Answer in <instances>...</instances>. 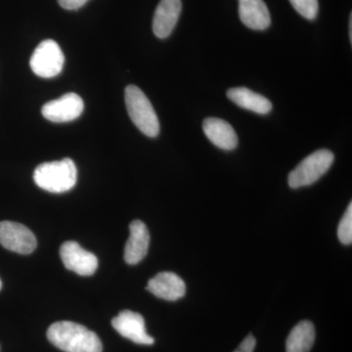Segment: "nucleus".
<instances>
[{
	"instance_id": "nucleus-12",
	"label": "nucleus",
	"mask_w": 352,
	"mask_h": 352,
	"mask_svg": "<svg viewBox=\"0 0 352 352\" xmlns=\"http://www.w3.org/2000/svg\"><path fill=\"white\" fill-rule=\"evenodd\" d=\"M146 289L157 298L170 302L179 300L186 293V285L184 281L173 272L159 273L149 280Z\"/></svg>"
},
{
	"instance_id": "nucleus-3",
	"label": "nucleus",
	"mask_w": 352,
	"mask_h": 352,
	"mask_svg": "<svg viewBox=\"0 0 352 352\" xmlns=\"http://www.w3.org/2000/svg\"><path fill=\"white\" fill-rule=\"evenodd\" d=\"M124 98L132 122L148 138H157L160 133L159 119L144 92L136 85H129L126 88Z\"/></svg>"
},
{
	"instance_id": "nucleus-11",
	"label": "nucleus",
	"mask_w": 352,
	"mask_h": 352,
	"mask_svg": "<svg viewBox=\"0 0 352 352\" xmlns=\"http://www.w3.org/2000/svg\"><path fill=\"white\" fill-rule=\"evenodd\" d=\"M182 10V0H161L153 19V32L157 38L163 39L170 36Z\"/></svg>"
},
{
	"instance_id": "nucleus-1",
	"label": "nucleus",
	"mask_w": 352,
	"mask_h": 352,
	"mask_svg": "<svg viewBox=\"0 0 352 352\" xmlns=\"http://www.w3.org/2000/svg\"><path fill=\"white\" fill-rule=\"evenodd\" d=\"M47 339L53 346L65 352H102L103 346L98 336L85 326L71 321L52 324Z\"/></svg>"
},
{
	"instance_id": "nucleus-7",
	"label": "nucleus",
	"mask_w": 352,
	"mask_h": 352,
	"mask_svg": "<svg viewBox=\"0 0 352 352\" xmlns=\"http://www.w3.org/2000/svg\"><path fill=\"white\" fill-rule=\"evenodd\" d=\"M60 256L67 270L80 276H90L98 268V259L74 241L65 242L60 248Z\"/></svg>"
},
{
	"instance_id": "nucleus-17",
	"label": "nucleus",
	"mask_w": 352,
	"mask_h": 352,
	"mask_svg": "<svg viewBox=\"0 0 352 352\" xmlns=\"http://www.w3.org/2000/svg\"><path fill=\"white\" fill-rule=\"evenodd\" d=\"M296 12L305 19L314 21L318 15V0H289Z\"/></svg>"
},
{
	"instance_id": "nucleus-8",
	"label": "nucleus",
	"mask_w": 352,
	"mask_h": 352,
	"mask_svg": "<svg viewBox=\"0 0 352 352\" xmlns=\"http://www.w3.org/2000/svg\"><path fill=\"white\" fill-rule=\"evenodd\" d=\"M83 109L85 103L82 97L71 92L46 103L41 109V113L46 120L61 124L78 119L82 115Z\"/></svg>"
},
{
	"instance_id": "nucleus-9",
	"label": "nucleus",
	"mask_w": 352,
	"mask_h": 352,
	"mask_svg": "<svg viewBox=\"0 0 352 352\" xmlns=\"http://www.w3.org/2000/svg\"><path fill=\"white\" fill-rule=\"evenodd\" d=\"M113 327L126 339L138 344L152 346L154 338L146 332L145 320L142 315L131 310H124L112 320Z\"/></svg>"
},
{
	"instance_id": "nucleus-13",
	"label": "nucleus",
	"mask_w": 352,
	"mask_h": 352,
	"mask_svg": "<svg viewBox=\"0 0 352 352\" xmlns=\"http://www.w3.org/2000/svg\"><path fill=\"white\" fill-rule=\"evenodd\" d=\"M203 129L208 140L220 149L231 151L238 146L237 134L226 120L208 118L204 120Z\"/></svg>"
},
{
	"instance_id": "nucleus-10",
	"label": "nucleus",
	"mask_w": 352,
	"mask_h": 352,
	"mask_svg": "<svg viewBox=\"0 0 352 352\" xmlns=\"http://www.w3.org/2000/svg\"><path fill=\"white\" fill-rule=\"evenodd\" d=\"M129 240L124 248V261L129 265H135L147 256L150 245V233L144 222L133 220L129 226Z\"/></svg>"
},
{
	"instance_id": "nucleus-18",
	"label": "nucleus",
	"mask_w": 352,
	"mask_h": 352,
	"mask_svg": "<svg viewBox=\"0 0 352 352\" xmlns=\"http://www.w3.org/2000/svg\"><path fill=\"white\" fill-rule=\"evenodd\" d=\"M338 237L344 245H351L352 242V205L349 204L346 214L340 219L338 228Z\"/></svg>"
},
{
	"instance_id": "nucleus-22",
	"label": "nucleus",
	"mask_w": 352,
	"mask_h": 352,
	"mask_svg": "<svg viewBox=\"0 0 352 352\" xmlns=\"http://www.w3.org/2000/svg\"><path fill=\"white\" fill-rule=\"evenodd\" d=\"M2 288V282H1V280H0V289H1Z\"/></svg>"
},
{
	"instance_id": "nucleus-21",
	"label": "nucleus",
	"mask_w": 352,
	"mask_h": 352,
	"mask_svg": "<svg viewBox=\"0 0 352 352\" xmlns=\"http://www.w3.org/2000/svg\"><path fill=\"white\" fill-rule=\"evenodd\" d=\"M349 39H351V43H352V14L349 16Z\"/></svg>"
},
{
	"instance_id": "nucleus-20",
	"label": "nucleus",
	"mask_w": 352,
	"mask_h": 352,
	"mask_svg": "<svg viewBox=\"0 0 352 352\" xmlns=\"http://www.w3.org/2000/svg\"><path fill=\"white\" fill-rule=\"evenodd\" d=\"M256 339L254 336L249 335L241 342L239 347L234 352H252L256 349Z\"/></svg>"
},
{
	"instance_id": "nucleus-4",
	"label": "nucleus",
	"mask_w": 352,
	"mask_h": 352,
	"mask_svg": "<svg viewBox=\"0 0 352 352\" xmlns=\"http://www.w3.org/2000/svg\"><path fill=\"white\" fill-rule=\"evenodd\" d=\"M335 161L330 150H317L298 164L289 175V186L293 189L314 184L325 175Z\"/></svg>"
},
{
	"instance_id": "nucleus-19",
	"label": "nucleus",
	"mask_w": 352,
	"mask_h": 352,
	"mask_svg": "<svg viewBox=\"0 0 352 352\" xmlns=\"http://www.w3.org/2000/svg\"><path fill=\"white\" fill-rule=\"evenodd\" d=\"M89 0H58L60 6L66 10H78L82 8Z\"/></svg>"
},
{
	"instance_id": "nucleus-14",
	"label": "nucleus",
	"mask_w": 352,
	"mask_h": 352,
	"mask_svg": "<svg viewBox=\"0 0 352 352\" xmlns=\"http://www.w3.org/2000/svg\"><path fill=\"white\" fill-rule=\"evenodd\" d=\"M239 17L254 31H264L271 25L270 12L263 0H239Z\"/></svg>"
},
{
	"instance_id": "nucleus-5",
	"label": "nucleus",
	"mask_w": 352,
	"mask_h": 352,
	"mask_svg": "<svg viewBox=\"0 0 352 352\" xmlns=\"http://www.w3.org/2000/svg\"><path fill=\"white\" fill-rule=\"evenodd\" d=\"M64 63L63 51L59 44L52 39H46L39 43L30 61L32 71L43 78H54L59 75L63 69Z\"/></svg>"
},
{
	"instance_id": "nucleus-15",
	"label": "nucleus",
	"mask_w": 352,
	"mask_h": 352,
	"mask_svg": "<svg viewBox=\"0 0 352 352\" xmlns=\"http://www.w3.org/2000/svg\"><path fill=\"white\" fill-rule=\"evenodd\" d=\"M227 97L239 107L258 115H267L272 111V103L270 99L252 91L249 88H231L227 91Z\"/></svg>"
},
{
	"instance_id": "nucleus-16",
	"label": "nucleus",
	"mask_w": 352,
	"mask_h": 352,
	"mask_svg": "<svg viewBox=\"0 0 352 352\" xmlns=\"http://www.w3.org/2000/svg\"><path fill=\"white\" fill-rule=\"evenodd\" d=\"M315 329L310 321H302L293 328L286 340V352H309L314 346Z\"/></svg>"
},
{
	"instance_id": "nucleus-2",
	"label": "nucleus",
	"mask_w": 352,
	"mask_h": 352,
	"mask_svg": "<svg viewBox=\"0 0 352 352\" xmlns=\"http://www.w3.org/2000/svg\"><path fill=\"white\" fill-rule=\"evenodd\" d=\"M78 170L73 160L50 162L39 164L34 173V180L39 188L50 193H64L75 187Z\"/></svg>"
},
{
	"instance_id": "nucleus-6",
	"label": "nucleus",
	"mask_w": 352,
	"mask_h": 352,
	"mask_svg": "<svg viewBox=\"0 0 352 352\" xmlns=\"http://www.w3.org/2000/svg\"><path fill=\"white\" fill-rule=\"evenodd\" d=\"M0 245L20 254H32L38 245L34 234L18 222H0Z\"/></svg>"
}]
</instances>
